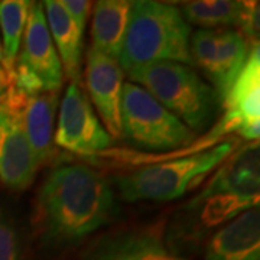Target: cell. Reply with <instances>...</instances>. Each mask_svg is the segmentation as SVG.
<instances>
[{"label": "cell", "mask_w": 260, "mask_h": 260, "mask_svg": "<svg viewBox=\"0 0 260 260\" xmlns=\"http://www.w3.org/2000/svg\"><path fill=\"white\" fill-rule=\"evenodd\" d=\"M110 182L91 168L61 165L49 172L37 201L42 239L55 247L74 246L117 215Z\"/></svg>", "instance_id": "1"}, {"label": "cell", "mask_w": 260, "mask_h": 260, "mask_svg": "<svg viewBox=\"0 0 260 260\" xmlns=\"http://www.w3.org/2000/svg\"><path fill=\"white\" fill-rule=\"evenodd\" d=\"M189 39L191 26L177 6L153 0L132 2L117 64L124 71L160 61L191 67Z\"/></svg>", "instance_id": "2"}, {"label": "cell", "mask_w": 260, "mask_h": 260, "mask_svg": "<svg viewBox=\"0 0 260 260\" xmlns=\"http://www.w3.org/2000/svg\"><path fill=\"white\" fill-rule=\"evenodd\" d=\"M126 73L194 133L211 123L221 103L213 87L189 65L160 61L135 67Z\"/></svg>", "instance_id": "3"}, {"label": "cell", "mask_w": 260, "mask_h": 260, "mask_svg": "<svg viewBox=\"0 0 260 260\" xmlns=\"http://www.w3.org/2000/svg\"><path fill=\"white\" fill-rule=\"evenodd\" d=\"M234 150V140H227L210 150L142 168L114 178L124 201H172L200 185L208 174L223 164Z\"/></svg>", "instance_id": "4"}, {"label": "cell", "mask_w": 260, "mask_h": 260, "mask_svg": "<svg viewBox=\"0 0 260 260\" xmlns=\"http://www.w3.org/2000/svg\"><path fill=\"white\" fill-rule=\"evenodd\" d=\"M120 123L121 136L148 150H178L195 136L177 116L135 83L123 84Z\"/></svg>", "instance_id": "5"}, {"label": "cell", "mask_w": 260, "mask_h": 260, "mask_svg": "<svg viewBox=\"0 0 260 260\" xmlns=\"http://www.w3.org/2000/svg\"><path fill=\"white\" fill-rule=\"evenodd\" d=\"M12 78L13 85L26 95L58 91L62 84V64L49 34L42 3H30L23 47Z\"/></svg>", "instance_id": "6"}, {"label": "cell", "mask_w": 260, "mask_h": 260, "mask_svg": "<svg viewBox=\"0 0 260 260\" xmlns=\"http://www.w3.org/2000/svg\"><path fill=\"white\" fill-rule=\"evenodd\" d=\"M253 45L234 29H198L191 35L192 65L200 67L213 83L220 102L242 73Z\"/></svg>", "instance_id": "7"}, {"label": "cell", "mask_w": 260, "mask_h": 260, "mask_svg": "<svg viewBox=\"0 0 260 260\" xmlns=\"http://www.w3.org/2000/svg\"><path fill=\"white\" fill-rule=\"evenodd\" d=\"M26 94L13 83L0 102V181L12 189H26L38 167L22 123Z\"/></svg>", "instance_id": "8"}, {"label": "cell", "mask_w": 260, "mask_h": 260, "mask_svg": "<svg viewBox=\"0 0 260 260\" xmlns=\"http://www.w3.org/2000/svg\"><path fill=\"white\" fill-rule=\"evenodd\" d=\"M55 142L61 148L85 156L100 153L112 145V136L78 84H70L64 94Z\"/></svg>", "instance_id": "9"}, {"label": "cell", "mask_w": 260, "mask_h": 260, "mask_svg": "<svg viewBox=\"0 0 260 260\" xmlns=\"http://www.w3.org/2000/svg\"><path fill=\"white\" fill-rule=\"evenodd\" d=\"M224 116L215 126L223 135L239 133L244 139H259L260 132V52L259 44L250 49L242 73L221 102Z\"/></svg>", "instance_id": "10"}, {"label": "cell", "mask_w": 260, "mask_h": 260, "mask_svg": "<svg viewBox=\"0 0 260 260\" xmlns=\"http://www.w3.org/2000/svg\"><path fill=\"white\" fill-rule=\"evenodd\" d=\"M85 83L95 110L106 124L107 133L121 138L120 100L123 70L112 56L90 48L85 64Z\"/></svg>", "instance_id": "11"}, {"label": "cell", "mask_w": 260, "mask_h": 260, "mask_svg": "<svg viewBox=\"0 0 260 260\" xmlns=\"http://www.w3.org/2000/svg\"><path fill=\"white\" fill-rule=\"evenodd\" d=\"M181 13L188 23L201 29L239 28L243 37L251 44H259V2L234 0H203L186 2Z\"/></svg>", "instance_id": "12"}, {"label": "cell", "mask_w": 260, "mask_h": 260, "mask_svg": "<svg viewBox=\"0 0 260 260\" xmlns=\"http://www.w3.org/2000/svg\"><path fill=\"white\" fill-rule=\"evenodd\" d=\"M260 152L254 142L239 149L233 156L224 160L223 167L215 171L204 189L194 200H203L210 195L230 194L259 200Z\"/></svg>", "instance_id": "13"}, {"label": "cell", "mask_w": 260, "mask_h": 260, "mask_svg": "<svg viewBox=\"0 0 260 260\" xmlns=\"http://www.w3.org/2000/svg\"><path fill=\"white\" fill-rule=\"evenodd\" d=\"M83 260H186L169 250L158 234L143 230L112 233L95 242Z\"/></svg>", "instance_id": "14"}, {"label": "cell", "mask_w": 260, "mask_h": 260, "mask_svg": "<svg viewBox=\"0 0 260 260\" xmlns=\"http://www.w3.org/2000/svg\"><path fill=\"white\" fill-rule=\"evenodd\" d=\"M205 260H260L259 205L237 215L214 234Z\"/></svg>", "instance_id": "15"}, {"label": "cell", "mask_w": 260, "mask_h": 260, "mask_svg": "<svg viewBox=\"0 0 260 260\" xmlns=\"http://www.w3.org/2000/svg\"><path fill=\"white\" fill-rule=\"evenodd\" d=\"M58 91H42L28 95L22 109V123L38 167L52 153V135Z\"/></svg>", "instance_id": "16"}, {"label": "cell", "mask_w": 260, "mask_h": 260, "mask_svg": "<svg viewBox=\"0 0 260 260\" xmlns=\"http://www.w3.org/2000/svg\"><path fill=\"white\" fill-rule=\"evenodd\" d=\"M42 6L49 34L54 45L58 48L56 52H59V59L65 68V74L73 83L78 84L81 80L84 30L78 28L74 20L68 16L59 2L47 0L42 2Z\"/></svg>", "instance_id": "17"}, {"label": "cell", "mask_w": 260, "mask_h": 260, "mask_svg": "<svg viewBox=\"0 0 260 260\" xmlns=\"http://www.w3.org/2000/svg\"><path fill=\"white\" fill-rule=\"evenodd\" d=\"M132 2L100 0L94 6L93 49L117 61L126 34Z\"/></svg>", "instance_id": "18"}, {"label": "cell", "mask_w": 260, "mask_h": 260, "mask_svg": "<svg viewBox=\"0 0 260 260\" xmlns=\"http://www.w3.org/2000/svg\"><path fill=\"white\" fill-rule=\"evenodd\" d=\"M32 2L26 0H3L0 2V28L3 35V67L13 73L18 59L22 37L26 28L28 13Z\"/></svg>", "instance_id": "19"}, {"label": "cell", "mask_w": 260, "mask_h": 260, "mask_svg": "<svg viewBox=\"0 0 260 260\" xmlns=\"http://www.w3.org/2000/svg\"><path fill=\"white\" fill-rule=\"evenodd\" d=\"M259 205V200L239 195L215 194L203 200H192L188 208H201L200 218L205 227H214L236 218L244 211Z\"/></svg>", "instance_id": "20"}, {"label": "cell", "mask_w": 260, "mask_h": 260, "mask_svg": "<svg viewBox=\"0 0 260 260\" xmlns=\"http://www.w3.org/2000/svg\"><path fill=\"white\" fill-rule=\"evenodd\" d=\"M59 3L68 13V16L77 23V26L84 30L87 20L90 18L93 3L88 0H61Z\"/></svg>", "instance_id": "21"}, {"label": "cell", "mask_w": 260, "mask_h": 260, "mask_svg": "<svg viewBox=\"0 0 260 260\" xmlns=\"http://www.w3.org/2000/svg\"><path fill=\"white\" fill-rule=\"evenodd\" d=\"M0 260H19L16 234L6 223H0Z\"/></svg>", "instance_id": "22"}, {"label": "cell", "mask_w": 260, "mask_h": 260, "mask_svg": "<svg viewBox=\"0 0 260 260\" xmlns=\"http://www.w3.org/2000/svg\"><path fill=\"white\" fill-rule=\"evenodd\" d=\"M13 83V78L9 71L3 67V64L0 62V102L5 97V94L8 93L9 87Z\"/></svg>", "instance_id": "23"}, {"label": "cell", "mask_w": 260, "mask_h": 260, "mask_svg": "<svg viewBox=\"0 0 260 260\" xmlns=\"http://www.w3.org/2000/svg\"><path fill=\"white\" fill-rule=\"evenodd\" d=\"M0 62H3V49H2V42H0Z\"/></svg>", "instance_id": "24"}]
</instances>
